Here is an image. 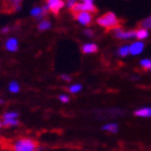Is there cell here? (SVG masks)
Listing matches in <instances>:
<instances>
[{
    "label": "cell",
    "mask_w": 151,
    "mask_h": 151,
    "mask_svg": "<svg viewBox=\"0 0 151 151\" xmlns=\"http://www.w3.org/2000/svg\"><path fill=\"white\" fill-rule=\"evenodd\" d=\"M81 88H82L81 84H73V85H71L69 88H68V91H69L70 93H73V94H76V93H78L79 91H81Z\"/></svg>",
    "instance_id": "20"
},
{
    "label": "cell",
    "mask_w": 151,
    "mask_h": 151,
    "mask_svg": "<svg viewBox=\"0 0 151 151\" xmlns=\"http://www.w3.org/2000/svg\"><path fill=\"white\" fill-rule=\"evenodd\" d=\"M135 36H136V38H138V39H145V38L148 37V32H147V29H145V28H139L138 30L135 32Z\"/></svg>",
    "instance_id": "14"
},
{
    "label": "cell",
    "mask_w": 151,
    "mask_h": 151,
    "mask_svg": "<svg viewBox=\"0 0 151 151\" xmlns=\"http://www.w3.org/2000/svg\"><path fill=\"white\" fill-rule=\"evenodd\" d=\"M85 35H88V36H91V37H92V36H93V32H92V30H88H88H85Z\"/></svg>",
    "instance_id": "26"
},
{
    "label": "cell",
    "mask_w": 151,
    "mask_h": 151,
    "mask_svg": "<svg viewBox=\"0 0 151 151\" xmlns=\"http://www.w3.org/2000/svg\"><path fill=\"white\" fill-rule=\"evenodd\" d=\"M6 148L16 151H34L38 148V142L29 138L19 139L14 144H6Z\"/></svg>",
    "instance_id": "1"
},
{
    "label": "cell",
    "mask_w": 151,
    "mask_h": 151,
    "mask_svg": "<svg viewBox=\"0 0 151 151\" xmlns=\"http://www.w3.org/2000/svg\"><path fill=\"white\" fill-rule=\"evenodd\" d=\"M75 19L80 22L82 25L84 26H88L92 22V16L90 13H88L86 11H82V12H79L77 14H75Z\"/></svg>",
    "instance_id": "6"
},
{
    "label": "cell",
    "mask_w": 151,
    "mask_h": 151,
    "mask_svg": "<svg viewBox=\"0 0 151 151\" xmlns=\"http://www.w3.org/2000/svg\"><path fill=\"white\" fill-rule=\"evenodd\" d=\"M81 1H92V0H81Z\"/></svg>",
    "instance_id": "29"
},
{
    "label": "cell",
    "mask_w": 151,
    "mask_h": 151,
    "mask_svg": "<svg viewBox=\"0 0 151 151\" xmlns=\"http://www.w3.org/2000/svg\"><path fill=\"white\" fill-rule=\"evenodd\" d=\"M150 116H151V108H150Z\"/></svg>",
    "instance_id": "31"
},
{
    "label": "cell",
    "mask_w": 151,
    "mask_h": 151,
    "mask_svg": "<svg viewBox=\"0 0 151 151\" xmlns=\"http://www.w3.org/2000/svg\"><path fill=\"white\" fill-rule=\"evenodd\" d=\"M22 0H3L0 6V11L4 13H12L21 9Z\"/></svg>",
    "instance_id": "4"
},
{
    "label": "cell",
    "mask_w": 151,
    "mask_h": 151,
    "mask_svg": "<svg viewBox=\"0 0 151 151\" xmlns=\"http://www.w3.org/2000/svg\"><path fill=\"white\" fill-rule=\"evenodd\" d=\"M140 65L142 66V68L145 70L151 69V60H142L140 62Z\"/></svg>",
    "instance_id": "21"
},
{
    "label": "cell",
    "mask_w": 151,
    "mask_h": 151,
    "mask_svg": "<svg viewBox=\"0 0 151 151\" xmlns=\"http://www.w3.org/2000/svg\"><path fill=\"white\" fill-rule=\"evenodd\" d=\"M47 10H49L47 6H43V8H34V9L32 10V12H30V14H32V16L37 17V19H42V17L47 14Z\"/></svg>",
    "instance_id": "9"
},
{
    "label": "cell",
    "mask_w": 151,
    "mask_h": 151,
    "mask_svg": "<svg viewBox=\"0 0 151 151\" xmlns=\"http://www.w3.org/2000/svg\"><path fill=\"white\" fill-rule=\"evenodd\" d=\"M17 113L16 112H6L3 114V119H14V118H17Z\"/></svg>",
    "instance_id": "22"
},
{
    "label": "cell",
    "mask_w": 151,
    "mask_h": 151,
    "mask_svg": "<svg viewBox=\"0 0 151 151\" xmlns=\"http://www.w3.org/2000/svg\"><path fill=\"white\" fill-rule=\"evenodd\" d=\"M103 129L104 131H109L111 133H116L118 131V125H116V123H110V124L103 126Z\"/></svg>",
    "instance_id": "16"
},
{
    "label": "cell",
    "mask_w": 151,
    "mask_h": 151,
    "mask_svg": "<svg viewBox=\"0 0 151 151\" xmlns=\"http://www.w3.org/2000/svg\"><path fill=\"white\" fill-rule=\"evenodd\" d=\"M50 27H51V22L50 21H47V19L42 21V22L39 24V26H38L39 30H47V29H49Z\"/></svg>",
    "instance_id": "17"
},
{
    "label": "cell",
    "mask_w": 151,
    "mask_h": 151,
    "mask_svg": "<svg viewBox=\"0 0 151 151\" xmlns=\"http://www.w3.org/2000/svg\"><path fill=\"white\" fill-rule=\"evenodd\" d=\"M6 50L11 51V52H15L17 50V40L15 38H10L8 39V41L6 42Z\"/></svg>",
    "instance_id": "10"
},
{
    "label": "cell",
    "mask_w": 151,
    "mask_h": 151,
    "mask_svg": "<svg viewBox=\"0 0 151 151\" xmlns=\"http://www.w3.org/2000/svg\"><path fill=\"white\" fill-rule=\"evenodd\" d=\"M114 36L119 39H129V38L136 37L135 32H124L121 29V27L114 28Z\"/></svg>",
    "instance_id": "7"
},
{
    "label": "cell",
    "mask_w": 151,
    "mask_h": 151,
    "mask_svg": "<svg viewBox=\"0 0 151 151\" xmlns=\"http://www.w3.org/2000/svg\"><path fill=\"white\" fill-rule=\"evenodd\" d=\"M75 3H76V0H67V6H68V8L73 6Z\"/></svg>",
    "instance_id": "24"
},
{
    "label": "cell",
    "mask_w": 151,
    "mask_h": 151,
    "mask_svg": "<svg viewBox=\"0 0 151 151\" xmlns=\"http://www.w3.org/2000/svg\"><path fill=\"white\" fill-rule=\"evenodd\" d=\"M9 90H10V92H12V93H17V92L19 91V85L17 84V82L13 81L10 83Z\"/></svg>",
    "instance_id": "18"
},
{
    "label": "cell",
    "mask_w": 151,
    "mask_h": 151,
    "mask_svg": "<svg viewBox=\"0 0 151 151\" xmlns=\"http://www.w3.org/2000/svg\"><path fill=\"white\" fill-rule=\"evenodd\" d=\"M70 12L73 13V15L77 14L82 11H90V12L96 13L97 12V8L93 4L92 1H84V3H77L76 2L73 6H70Z\"/></svg>",
    "instance_id": "3"
},
{
    "label": "cell",
    "mask_w": 151,
    "mask_h": 151,
    "mask_svg": "<svg viewBox=\"0 0 151 151\" xmlns=\"http://www.w3.org/2000/svg\"><path fill=\"white\" fill-rule=\"evenodd\" d=\"M97 51H98L97 45L94 43H88V44H84V45L82 47V52L85 54L95 53V52H97Z\"/></svg>",
    "instance_id": "11"
},
{
    "label": "cell",
    "mask_w": 151,
    "mask_h": 151,
    "mask_svg": "<svg viewBox=\"0 0 151 151\" xmlns=\"http://www.w3.org/2000/svg\"><path fill=\"white\" fill-rule=\"evenodd\" d=\"M60 101H63V103H68V101H69V97H68L67 95H60Z\"/></svg>",
    "instance_id": "23"
},
{
    "label": "cell",
    "mask_w": 151,
    "mask_h": 151,
    "mask_svg": "<svg viewBox=\"0 0 151 151\" xmlns=\"http://www.w3.org/2000/svg\"><path fill=\"white\" fill-rule=\"evenodd\" d=\"M3 103H4V101H3L2 99H0V104H3Z\"/></svg>",
    "instance_id": "28"
},
{
    "label": "cell",
    "mask_w": 151,
    "mask_h": 151,
    "mask_svg": "<svg viewBox=\"0 0 151 151\" xmlns=\"http://www.w3.org/2000/svg\"><path fill=\"white\" fill-rule=\"evenodd\" d=\"M144 47H145V44L142 42H134L133 44L129 45V53L133 54V55H137L144 50Z\"/></svg>",
    "instance_id": "8"
},
{
    "label": "cell",
    "mask_w": 151,
    "mask_h": 151,
    "mask_svg": "<svg viewBox=\"0 0 151 151\" xmlns=\"http://www.w3.org/2000/svg\"><path fill=\"white\" fill-rule=\"evenodd\" d=\"M60 78L64 79L65 81H70V77L69 76H66V75H62L60 76Z\"/></svg>",
    "instance_id": "25"
},
{
    "label": "cell",
    "mask_w": 151,
    "mask_h": 151,
    "mask_svg": "<svg viewBox=\"0 0 151 151\" xmlns=\"http://www.w3.org/2000/svg\"><path fill=\"white\" fill-rule=\"evenodd\" d=\"M118 53H119V55H121V56H126V55L129 53V45H124V47H120L119 51H118Z\"/></svg>",
    "instance_id": "19"
},
{
    "label": "cell",
    "mask_w": 151,
    "mask_h": 151,
    "mask_svg": "<svg viewBox=\"0 0 151 151\" xmlns=\"http://www.w3.org/2000/svg\"><path fill=\"white\" fill-rule=\"evenodd\" d=\"M137 116H150V108H142L134 112Z\"/></svg>",
    "instance_id": "12"
},
{
    "label": "cell",
    "mask_w": 151,
    "mask_h": 151,
    "mask_svg": "<svg viewBox=\"0 0 151 151\" xmlns=\"http://www.w3.org/2000/svg\"><path fill=\"white\" fill-rule=\"evenodd\" d=\"M19 123V122L16 120V118H14V119H3L2 125L3 126H14V125H17Z\"/></svg>",
    "instance_id": "15"
},
{
    "label": "cell",
    "mask_w": 151,
    "mask_h": 151,
    "mask_svg": "<svg viewBox=\"0 0 151 151\" xmlns=\"http://www.w3.org/2000/svg\"><path fill=\"white\" fill-rule=\"evenodd\" d=\"M8 32H9V27H4V28L1 30V32H2V34H6Z\"/></svg>",
    "instance_id": "27"
},
{
    "label": "cell",
    "mask_w": 151,
    "mask_h": 151,
    "mask_svg": "<svg viewBox=\"0 0 151 151\" xmlns=\"http://www.w3.org/2000/svg\"><path fill=\"white\" fill-rule=\"evenodd\" d=\"M47 9L50 10L52 13H54L55 15H57L58 12H60V10L62 8H64V6H65V2H64L63 0H47Z\"/></svg>",
    "instance_id": "5"
},
{
    "label": "cell",
    "mask_w": 151,
    "mask_h": 151,
    "mask_svg": "<svg viewBox=\"0 0 151 151\" xmlns=\"http://www.w3.org/2000/svg\"><path fill=\"white\" fill-rule=\"evenodd\" d=\"M1 126H2V123H1V122H0V127H1Z\"/></svg>",
    "instance_id": "30"
},
{
    "label": "cell",
    "mask_w": 151,
    "mask_h": 151,
    "mask_svg": "<svg viewBox=\"0 0 151 151\" xmlns=\"http://www.w3.org/2000/svg\"><path fill=\"white\" fill-rule=\"evenodd\" d=\"M138 27H139V28H145V29L151 28V15L139 23Z\"/></svg>",
    "instance_id": "13"
},
{
    "label": "cell",
    "mask_w": 151,
    "mask_h": 151,
    "mask_svg": "<svg viewBox=\"0 0 151 151\" xmlns=\"http://www.w3.org/2000/svg\"><path fill=\"white\" fill-rule=\"evenodd\" d=\"M97 24L104 28L110 30V29H114L120 27V21L116 16V14L112 12H107L103 14L101 17L97 19Z\"/></svg>",
    "instance_id": "2"
}]
</instances>
